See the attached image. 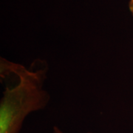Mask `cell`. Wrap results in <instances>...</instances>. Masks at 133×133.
I'll list each match as a JSON object with an SVG mask.
<instances>
[{
  "mask_svg": "<svg viewBox=\"0 0 133 133\" xmlns=\"http://www.w3.org/2000/svg\"><path fill=\"white\" fill-rule=\"evenodd\" d=\"M48 64L35 60L28 69L24 65L0 59V73H13L19 81L14 87H6L0 101V133H19L30 113L44 109L50 95L43 86L47 78Z\"/></svg>",
  "mask_w": 133,
  "mask_h": 133,
  "instance_id": "6da1fadb",
  "label": "cell"
},
{
  "mask_svg": "<svg viewBox=\"0 0 133 133\" xmlns=\"http://www.w3.org/2000/svg\"><path fill=\"white\" fill-rule=\"evenodd\" d=\"M53 133H64L62 130H61L60 129L58 128V127L55 126L53 127ZM87 133H92V132H87Z\"/></svg>",
  "mask_w": 133,
  "mask_h": 133,
  "instance_id": "7a4b0ae2",
  "label": "cell"
},
{
  "mask_svg": "<svg viewBox=\"0 0 133 133\" xmlns=\"http://www.w3.org/2000/svg\"><path fill=\"white\" fill-rule=\"evenodd\" d=\"M129 10L131 11V13L133 15V0H130L129 1Z\"/></svg>",
  "mask_w": 133,
  "mask_h": 133,
  "instance_id": "3957f363",
  "label": "cell"
}]
</instances>
